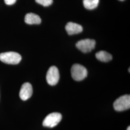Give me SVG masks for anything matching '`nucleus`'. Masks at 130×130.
Listing matches in <instances>:
<instances>
[{"mask_svg":"<svg viewBox=\"0 0 130 130\" xmlns=\"http://www.w3.org/2000/svg\"><path fill=\"white\" fill-rule=\"evenodd\" d=\"M22 59L19 53L14 52H8L0 54V60L2 62L12 65L19 64Z\"/></svg>","mask_w":130,"mask_h":130,"instance_id":"f257e3e1","label":"nucleus"},{"mask_svg":"<svg viewBox=\"0 0 130 130\" xmlns=\"http://www.w3.org/2000/svg\"><path fill=\"white\" fill-rule=\"evenodd\" d=\"M71 73L73 79L76 81H80L85 79L88 74L86 69L82 65L75 64L72 66Z\"/></svg>","mask_w":130,"mask_h":130,"instance_id":"f03ea898","label":"nucleus"},{"mask_svg":"<svg viewBox=\"0 0 130 130\" xmlns=\"http://www.w3.org/2000/svg\"><path fill=\"white\" fill-rule=\"evenodd\" d=\"M113 107L117 111H124L130 107V95H124L118 98L114 103Z\"/></svg>","mask_w":130,"mask_h":130,"instance_id":"7ed1b4c3","label":"nucleus"},{"mask_svg":"<svg viewBox=\"0 0 130 130\" xmlns=\"http://www.w3.org/2000/svg\"><path fill=\"white\" fill-rule=\"evenodd\" d=\"M62 115L58 112H54L48 115L43 121L44 127L53 128L57 125L62 120Z\"/></svg>","mask_w":130,"mask_h":130,"instance_id":"20e7f679","label":"nucleus"},{"mask_svg":"<svg viewBox=\"0 0 130 130\" xmlns=\"http://www.w3.org/2000/svg\"><path fill=\"white\" fill-rule=\"evenodd\" d=\"M96 42L93 40L86 39L79 41L76 44V47L80 51L86 53L90 52L94 48Z\"/></svg>","mask_w":130,"mask_h":130,"instance_id":"39448f33","label":"nucleus"},{"mask_svg":"<svg viewBox=\"0 0 130 130\" xmlns=\"http://www.w3.org/2000/svg\"><path fill=\"white\" fill-rule=\"evenodd\" d=\"M59 72L55 66H52L47 72L46 80L49 85L54 86L58 83L59 79Z\"/></svg>","mask_w":130,"mask_h":130,"instance_id":"423d86ee","label":"nucleus"},{"mask_svg":"<svg viewBox=\"0 0 130 130\" xmlns=\"http://www.w3.org/2000/svg\"><path fill=\"white\" fill-rule=\"evenodd\" d=\"M32 93V87L31 84L26 83L21 86L19 92V96L22 100L26 101L31 96Z\"/></svg>","mask_w":130,"mask_h":130,"instance_id":"0eeeda50","label":"nucleus"},{"mask_svg":"<svg viewBox=\"0 0 130 130\" xmlns=\"http://www.w3.org/2000/svg\"><path fill=\"white\" fill-rule=\"evenodd\" d=\"M65 28L67 32L70 35L78 34L83 30V28L81 25L71 22L67 23Z\"/></svg>","mask_w":130,"mask_h":130,"instance_id":"6e6552de","label":"nucleus"},{"mask_svg":"<svg viewBox=\"0 0 130 130\" xmlns=\"http://www.w3.org/2000/svg\"><path fill=\"white\" fill-rule=\"evenodd\" d=\"M41 21L42 20L38 15L32 13L26 14L25 17V22L29 25L40 24Z\"/></svg>","mask_w":130,"mask_h":130,"instance_id":"1a4fd4ad","label":"nucleus"},{"mask_svg":"<svg viewBox=\"0 0 130 130\" xmlns=\"http://www.w3.org/2000/svg\"><path fill=\"white\" fill-rule=\"evenodd\" d=\"M95 56L98 60L104 62H108L111 60L112 59L111 55L104 51H101L96 53Z\"/></svg>","mask_w":130,"mask_h":130,"instance_id":"9d476101","label":"nucleus"},{"mask_svg":"<svg viewBox=\"0 0 130 130\" xmlns=\"http://www.w3.org/2000/svg\"><path fill=\"white\" fill-rule=\"evenodd\" d=\"M99 0H83L84 7L88 10H93L98 7Z\"/></svg>","mask_w":130,"mask_h":130,"instance_id":"9b49d317","label":"nucleus"},{"mask_svg":"<svg viewBox=\"0 0 130 130\" xmlns=\"http://www.w3.org/2000/svg\"><path fill=\"white\" fill-rule=\"evenodd\" d=\"M35 1L38 4L45 7L50 6L53 2V0H35Z\"/></svg>","mask_w":130,"mask_h":130,"instance_id":"f8f14e48","label":"nucleus"},{"mask_svg":"<svg viewBox=\"0 0 130 130\" xmlns=\"http://www.w3.org/2000/svg\"><path fill=\"white\" fill-rule=\"evenodd\" d=\"M16 1L17 0H5V3L8 5H14Z\"/></svg>","mask_w":130,"mask_h":130,"instance_id":"ddd939ff","label":"nucleus"},{"mask_svg":"<svg viewBox=\"0 0 130 130\" xmlns=\"http://www.w3.org/2000/svg\"><path fill=\"white\" fill-rule=\"evenodd\" d=\"M127 130H130V126H129L128 127V128H127Z\"/></svg>","mask_w":130,"mask_h":130,"instance_id":"4468645a","label":"nucleus"},{"mask_svg":"<svg viewBox=\"0 0 130 130\" xmlns=\"http://www.w3.org/2000/svg\"><path fill=\"white\" fill-rule=\"evenodd\" d=\"M120 1H123V0H120Z\"/></svg>","mask_w":130,"mask_h":130,"instance_id":"2eb2a0df","label":"nucleus"}]
</instances>
